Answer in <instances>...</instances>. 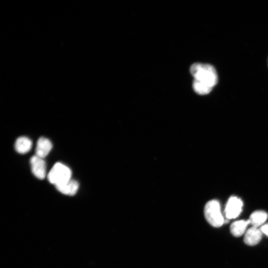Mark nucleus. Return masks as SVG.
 <instances>
[{
	"instance_id": "nucleus-4",
	"label": "nucleus",
	"mask_w": 268,
	"mask_h": 268,
	"mask_svg": "<svg viewBox=\"0 0 268 268\" xmlns=\"http://www.w3.org/2000/svg\"><path fill=\"white\" fill-rule=\"evenodd\" d=\"M243 201L237 197H231L226 205L225 215L227 219H233L238 217L242 211Z\"/></svg>"
},
{
	"instance_id": "nucleus-3",
	"label": "nucleus",
	"mask_w": 268,
	"mask_h": 268,
	"mask_svg": "<svg viewBox=\"0 0 268 268\" xmlns=\"http://www.w3.org/2000/svg\"><path fill=\"white\" fill-rule=\"evenodd\" d=\"M70 169L64 164L57 162L53 166L48 175V181L56 186L65 183L70 180Z\"/></svg>"
},
{
	"instance_id": "nucleus-8",
	"label": "nucleus",
	"mask_w": 268,
	"mask_h": 268,
	"mask_svg": "<svg viewBox=\"0 0 268 268\" xmlns=\"http://www.w3.org/2000/svg\"><path fill=\"white\" fill-rule=\"evenodd\" d=\"M79 187L78 183L74 180H69L64 184L56 186V189L61 193L69 196H73L77 192Z\"/></svg>"
},
{
	"instance_id": "nucleus-1",
	"label": "nucleus",
	"mask_w": 268,
	"mask_h": 268,
	"mask_svg": "<svg viewBox=\"0 0 268 268\" xmlns=\"http://www.w3.org/2000/svg\"><path fill=\"white\" fill-rule=\"evenodd\" d=\"M190 72L194 78L193 88L198 94H208L217 83L216 71L209 64L195 63L190 67Z\"/></svg>"
},
{
	"instance_id": "nucleus-7",
	"label": "nucleus",
	"mask_w": 268,
	"mask_h": 268,
	"mask_svg": "<svg viewBox=\"0 0 268 268\" xmlns=\"http://www.w3.org/2000/svg\"><path fill=\"white\" fill-rule=\"evenodd\" d=\"M52 148V144L50 140L47 138L41 137L37 141L35 149L36 155L44 158L50 152Z\"/></svg>"
},
{
	"instance_id": "nucleus-5",
	"label": "nucleus",
	"mask_w": 268,
	"mask_h": 268,
	"mask_svg": "<svg viewBox=\"0 0 268 268\" xmlns=\"http://www.w3.org/2000/svg\"><path fill=\"white\" fill-rule=\"evenodd\" d=\"M31 171L38 179H44L46 176V163L43 158L33 155L30 160Z\"/></svg>"
},
{
	"instance_id": "nucleus-2",
	"label": "nucleus",
	"mask_w": 268,
	"mask_h": 268,
	"mask_svg": "<svg viewBox=\"0 0 268 268\" xmlns=\"http://www.w3.org/2000/svg\"><path fill=\"white\" fill-rule=\"evenodd\" d=\"M204 214L206 220L213 227H220L224 222V219L220 210V204L217 200H212L206 203L204 208Z\"/></svg>"
},
{
	"instance_id": "nucleus-6",
	"label": "nucleus",
	"mask_w": 268,
	"mask_h": 268,
	"mask_svg": "<svg viewBox=\"0 0 268 268\" xmlns=\"http://www.w3.org/2000/svg\"><path fill=\"white\" fill-rule=\"evenodd\" d=\"M262 234L260 228L252 226L246 232L244 241L248 245H256L261 240Z\"/></svg>"
},
{
	"instance_id": "nucleus-10",
	"label": "nucleus",
	"mask_w": 268,
	"mask_h": 268,
	"mask_svg": "<svg viewBox=\"0 0 268 268\" xmlns=\"http://www.w3.org/2000/svg\"><path fill=\"white\" fill-rule=\"evenodd\" d=\"M250 223L249 220H240L233 222L230 227V232L235 237H240L245 232L247 225Z\"/></svg>"
},
{
	"instance_id": "nucleus-12",
	"label": "nucleus",
	"mask_w": 268,
	"mask_h": 268,
	"mask_svg": "<svg viewBox=\"0 0 268 268\" xmlns=\"http://www.w3.org/2000/svg\"><path fill=\"white\" fill-rule=\"evenodd\" d=\"M260 229L262 233L268 236V223L263 225L260 228Z\"/></svg>"
},
{
	"instance_id": "nucleus-9",
	"label": "nucleus",
	"mask_w": 268,
	"mask_h": 268,
	"mask_svg": "<svg viewBox=\"0 0 268 268\" xmlns=\"http://www.w3.org/2000/svg\"><path fill=\"white\" fill-rule=\"evenodd\" d=\"M32 142L28 137L21 136L18 137L15 143V149L19 153L25 154L31 148Z\"/></svg>"
},
{
	"instance_id": "nucleus-11",
	"label": "nucleus",
	"mask_w": 268,
	"mask_h": 268,
	"mask_svg": "<svg viewBox=\"0 0 268 268\" xmlns=\"http://www.w3.org/2000/svg\"><path fill=\"white\" fill-rule=\"evenodd\" d=\"M268 217V215L265 211L258 210L251 214L249 220L253 226L258 227L266 221Z\"/></svg>"
}]
</instances>
